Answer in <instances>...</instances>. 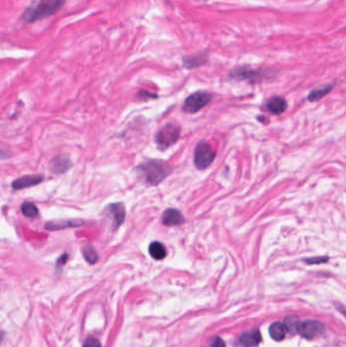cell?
Returning a JSON list of instances; mask_svg holds the SVG:
<instances>
[{"instance_id": "484cf974", "label": "cell", "mask_w": 346, "mask_h": 347, "mask_svg": "<svg viewBox=\"0 0 346 347\" xmlns=\"http://www.w3.org/2000/svg\"><path fill=\"white\" fill-rule=\"evenodd\" d=\"M339 310H340V312H341V313H342V314H343V315H344V317H346V310H345V309H340V308H339Z\"/></svg>"}, {"instance_id": "2e32d148", "label": "cell", "mask_w": 346, "mask_h": 347, "mask_svg": "<svg viewBox=\"0 0 346 347\" xmlns=\"http://www.w3.org/2000/svg\"><path fill=\"white\" fill-rule=\"evenodd\" d=\"M150 255L155 260H163L167 256V249L166 247L160 242H153L149 248Z\"/></svg>"}, {"instance_id": "ba28073f", "label": "cell", "mask_w": 346, "mask_h": 347, "mask_svg": "<svg viewBox=\"0 0 346 347\" xmlns=\"http://www.w3.org/2000/svg\"><path fill=\"white\" fill-rule=\"evenodd\" d=\"M265 73H263L260 70L251 69L249 67H239L232 71L230 77L234 80H239V81H258L259 79H262Z\"/></svg>"}, {"instance_id": "30bf717a", "label": "cell", "mask_w": 346, "mask_h": 347, "mask_svg": "<svg viewBox=\"0 0 346 347\" xmlns=\"http://www.w3.org/2000/svg\"><path fill=\"white\" fill-rule=\"evenodd\" d=\"M84 225V220L82 219H66V220H53L48 221L45 225V229L47 231H59L64 229H70V228H79Z\"/></svg>"}, {"instance_id": "7c38bea8", "label": "cell", "mask_w": 346, "mask_h": 347, "mask_svg": "<svg viewBox=\"0 0 346 347\" xmlns=\"http://www.w3.org/2000/svg\"><path fill=\"white\" fill-rule=\"evenodd\" d=\"M72 167V162L70 161L68 156H59L56 157L50 163V168L53 173L57 175L66 173Z\"/></svg>"}, {"instance_id": "8992f818", "label": "cell", "mask_w": 346, "mask_h": 347, "mask_svg": "<svg viewBox=\"0 0 346 347\" xmlns=\"http://www.w3.org/2000/svg\"><path fill=\"white\" fill-rule=\"evenodd\" d=\"M325 331V326L314 320H307L304 322H300L296 328V332L306 339H314Z\"/></svg>"}, {"instance_id": "d6986e66", "label": "cell", "mask_w": 346, "mask_h": 347, "mask_svg": "<svg viewBox=\"0 0 346 347\" xmlns=\"http://www.w3.org/2000/svg\"><path fill=\"white\" fill-rule=\"evenodd\" d=\"M83 254H84V257H85L86 261L89 264H94L96 261L98 260L97 254H96V252H95V250L93 249L92 246L87 245L86 247H84Z\"/></svg>"}, {"instance_id": "8fae6325", "label": "cell", "mask_w": 346, "mask_h": 347, "mask_svg": "<svg viewBox=\"0 0 346 347\" xmlns=\"http://www.w3.org/2000/svg\"><path fill=\"white\" fill-rule=\"evenodd\" d=\"M162 222L167 227H177L183 225L185 222V218L178 209L169 208L163 213Z\"/></svg>"}, {"instance_id": "4fadbf2b", "label": "cell", "mask_w": 346, "mask_h": 347, "mask_svg": "<svg viewBox=\"0 0 346 347\" xmlns=\"http://www.w3.org/2000/svg\"><path fill=\"white\" fill-rule=\"evenodd\" d=\"M261 340H262V337H261L259 330H253V331L244 333L240 337V344L243 347H255L259 344Z\"/></svg>"}, {"instance_id": "603a6c76", "label": "cell", "mask_w": 346, "mask_h": 347, "mask_svg": "<svg viewBox=\"0 0 346 347\" xmlns=\"http://www.w3.org/2000/svg\"><path fill=\"white\" fill-rule=\"evenodd\" d=\"M83 347H102L100 341L94 337H88L84 343Z\"/></svg>"}, {"instance_id": "e0dca14e", "label": "cell", "mask_w": 346, "mask_h": 347, "mask_svg": "<svg viewBox=\"0 0 346 347\" xmlns=\"http://www.w3.org/2000/svg\"><path fill=\"white\" fill-rule=\"evenodd\" d=\"M333 88V86H325V87H319L314 90H312L308 96V100L310 102H318L321 98H323L325 95H327Z\"/></svg>"}, {"instance_id": "9c48e42d", "label": "cell", "mask_w": 346, "mask_h": 347, "mask_svg": "<svg viewBox=\"0 0 346 347\" xmlns=\"http://www.w3.org/2000/svg\"><path fill=\"white\" fill-rule=\"evenodd\" d=\"M44 180V176L37 174V175H28L21 178H18L14 180L11 184L12 188L14 190H22V189H28L34 186L39 185L42 183Z\"/></svg>"}, {"instance_id": "7a4b0ae2", "label": "cell", "mask_w": 346, "mask_h": 347, "mask_svg": "<svg viewBox=\"0 0 346 347\" xmlns=\"http://www.w3.org/2000/svg\"><path fill=\"white\" fill-rule=\"evenodd\" d=\"M65 0H40L31 5L22 14L27 22H34L39 19L51 16L56 13L64 4Z\"/></svg>"}, {"instance_id": "3957f363", "label": "cell", "mask_w": 346, "mask_h": 347, "mask_svg": "<svg viewBox=\"0 0 346 347\" xmlns=\"http://www.w3.org/2000/svg\"><path fill=\"white\" fill-rule=\"evenodd\" d=\"M181 128L178 125L169 123L160 129L156 135V143L160 151H167L173 146L180 137Z\"/></svg>"}, {"instance_id": "cb8c5ba5", "label": "cell", "mask_w": 346, "mask_h": 347, "mask_svg": "<svg viewBox=\"0 0 346 347\" xmlns=\"http://www.w3.org/2000/svg\"><path fill=\"white\" fill-rule=\"evenodd\" d=\"M212 347H226V343L221 338L216 337L212 342Z\"/></svg>"}, {"instance_id": "7402d4cb", "label": "cell", "mask_w": 346, "mask_h": 347, "mask_svg": "<svg viewBox=\"0 0 346 347\" xmlns=\"http://www.w3.org/2000/svg\"><path fill=\"white\" fill-rule=\"evenodd\" d=\"M305 263L309 265H318V264H324L329 261L328 257H313V258H306Z\"/></svg>"}, {"instance_id": "6da1fadb", "label": "cell", "mask_w": 346, "mask_h": 347, "mask_svg": "<svg viewBox=\"0 0 346 347\" xmlns=\"http://www.w3.org/2000/svg\"><path fill=\"white\" fill-rule=\"evenodd\" d=\"M173 169L166 162L159 160H149L137 167L139 178L149 186H157L167 179Z\"/></svg>"}, {"instance_id": "52a82bcc", "label": "cell", "mask_w": 346, "mask_h": 347, "mask_svg": "<svg viewBox=\"0 0 346 347\" xmlns=\"http://www.w3.org/2000/svg\"><path fill=\"white\" fill-rule=\"evenodd\" d=\"M104 214L111 220L113 229L117 230L125 219V206L122 203H113L107 206L104 210Z\"/></svg>"}, {"instance_id": "44dd1931", "label": "cell", "mask_w": 346, "mask_h": 347, "mask_svg": "<svg viewBox=\"0 0 346 347\" xmlns=\"http://www.w3.org/2000/svg\"><path fill=\"white\" fill-rule=\"evenodd\" d=\"M299 320L295 318V317H289L285 320V326L287 328V330L291 331V330H294L296 331V328H298V325H299Z\"/></svg>"}, {"instance_id": "5bb4252c", "label": "cell", "mask_w": 346, "mask_h": 347, "mask_svg": "<svg viewBox=\"0 0 346 347\" xmlns=\"http://www.w3.org/2000/svg\"><path fill=\"white\" fill-rule=\"evenodd\" d=\"M287 108L286 101L281 96H273L267 103V109L274 115L282 114Z\"/></svg>"}, {"instance_id": "5b68a950", "label": "cell", "mask_w": 346, "mask_h": 347, "mask_svg": "<svg viewBox=\"0 0 346 347\" xmlns=\"http://www.w3.org/2000/svg\"><path fill=\"white\" fill-rule=\"evenodd\" d=\"M212 100V94L207 91H196L190 94L183 104V110L187 113L194 114L205 106H207Z\"/></svg>"}, {"instance_id": "9a60e30c", "label": "cell", "mask_w": 346, "mask_h": 347, "mask_svg": "<svg viewBox=\"0 0 346 347\" xmlns=\"http://www.w3.org/2000/svg\"><path fill=\"white\" fill-rule=\"evenodd\" d=\"M287 328L285 324L280 323V322H275L269 327V334L272 339L275 341H281L284 339L286 335Z\"/></svg>"}, {"instance_id": "ac0fdd59", "label": "cell", "mask_w": 346, "mask_h": 347, "mask_svg": "<svg viewBox=\"0 0 346 347\" xmlns=\"http://www.w3.org/2000/svg\"><path fill=\"white\" fill-rule=\"evenodd\" d=\"M20 209H21L22 214L24 216H27V217L33 218V217L38 216V214H39L38 207L34 203H32V202H24V203H22Z\"/></svg>"}, {"instance_id": "d4e9b609", "label": "cell", "mask_w": 346, "mask_h": 347, "mask_svg": "<svg viewBox=\"0 0 346 347\" xmlns=\"http://www.w3.org/2000/svg\"><path fill=\"white\" fill-rule=\"evenodd\" d=\"M67 259H68V255L65 253V254H63L59 259H58V261H57V266L58 267H60V266H63V265H65L66 264V262H67Z\"/></svg>"}, {"instance_id": "ffe728a7", "label": "cell", "mask_w": 346, "mask_h": 347, "mask_svg": "<svg viewBox=\"0 0 346 347\" xmlns=\"http://www.w3.org/2000/svg\"><path fill=\"white\" fill-rule=\"evenodd\" d=\"M206 60V56H195L192 58H187L184 60V64L188 68H195L202 65Z\"/></svg>"}, {"instance_id": "277c9868", "label": "cell", "mask_w": 346, "mask_h": 347, "mask_svg": "<svg viewBox=\"0 0 346 347\" xmlns=\"http://www.w3.org/2000/svg\"><path fill=\"white\" fill-rule=\"evenodd\" d=\"M215 157L216 153L212 146L208 142L201 140L195 148L194 164L198 170H204L214 162Z\"/></svg>"}]
</instances>
